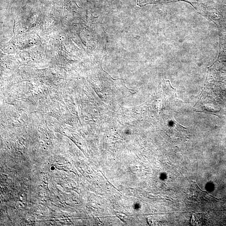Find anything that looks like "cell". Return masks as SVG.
<instances>
[{"instance_id": "obj_1", "label": "cell", "mask_w": 226, "mask_h": 226, "mask_svg": "<svg viewBox=\"0 0 226 226\" xmlns=\"http://www.w3.org/2000/svg\"><path fill=\"white\" fill-rule=\"evenodd\" d=\"M184 193L189 200L198 202H210L214 199V197L209 195L206 191H203L200 189L195 182L191 180L190 187L186 189Z\"/></svg>"}]
</instances>
